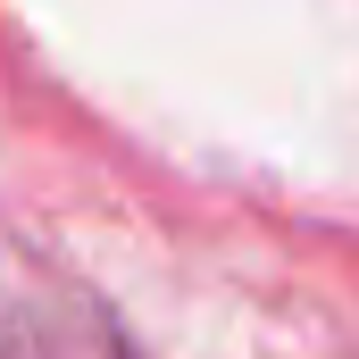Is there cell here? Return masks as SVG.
Masks as SVG:
<instances>
[{"label": "cell", "mask_w": 359, "mask_h": 359, "mask_svg": "<svg viewBox=\"0 0 359 359\" xmlns=\"http://www.w3.org/2000/svg\"><path fill=\"white\" fill-rule=\"evenodd\" d=\"M0 359H134V351L117 343V326H109L92 301H76L67 326H50V318L8 326V334H0Z\"/></svg>", "instance_id": "6da1fadb"}]
</instances>
